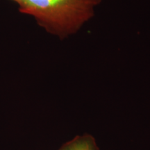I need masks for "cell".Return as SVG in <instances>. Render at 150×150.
<instances>
[{
	"label": "cell",
	"mask_w": 150,
	"mask_h": 150,
	"mask_svg": "<svg viewBox=\"0 0 150 150\" xmlns=\"http://www.w3.org/2000/svg\"><path fill=\"white\" fill-rule=\"evenodd\" d=\"M59 150H99L95 138L91 135L76 136L66 142Z\"/></svg>",
	"instance_id": "cell-2"
},
{
	"label": "cell",
	"mask_w": 150,
	"mask_h": 150,
	"mask_svg": "<svg viewBox=\"0 0 150 150\" xmlns=\"http://www.w3.org/2000/svg\"><path fill=\"white\" fill-rule=\"evenodd\" d=\"M48 32L61 38L76 33L95 15L102 0H12Z\"/></svg>",
	"instance_id": "cell-1"
}]
</instances>
